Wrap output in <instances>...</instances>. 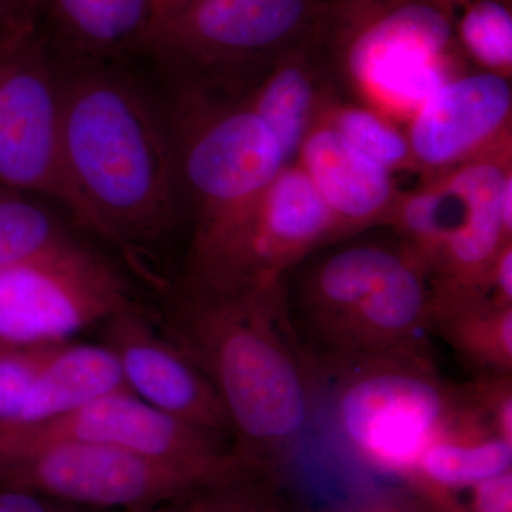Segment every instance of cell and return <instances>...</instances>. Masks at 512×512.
I'll return each mask as SVG.
<instances>
[{
	"instance_id": "cell-1",
	"label": "cell",
	"mask_w": 512,
	"mask_h": 512,
	"mask_svg": "<svg viewBox=\"0 0 512 512\" xmlns=\"http://www.w3.org/2000/svg\"><path fill=\"white\" fill-rule=\"evenodd\" d=\"M60 66V124L70 180L104 244L156 291L170 282L158 255L183 214L165 104L126 63Z\"/></svg>"
},
{
	"instance_id": "cell-29",
	"label": "cell",
	"mask_w": 512,
	"mask_h": 512,
	"mask_svg": "<svg viewBox=\"0 0 512 512\" xmlns=\"http://www.w3.org/2000/svg\"><path fill=\"white\" fill-rule=\"evenodd\" d=\"M485 293L501 305H512V241L498 252L488 274Z\"/></svg>"
},
{
	"instance_id": "cell-26",
	"label": "cell",
	"mask_w": 512,
	"mask_h": 512,
	"mask_svg": "<svg viewBox=\"0 0 512 512\" xmlns=\"http://www.w3.org/2000/svg\"><path fill=\"white\" fill-rule=\"evenodd\" d=\"M53 346L13 348L0 345V429L15 426L37 370Z\"/></svg>"
},
{
	"instance_id": "cell-30",
	"label": "cell",
	"mask_w": 512,
	"mask_h": 512,
	"mask_svg": "<svg viewBox=\"0 0 512 512\" xmlns=\"http://www.w3.org/2000/svg\"><path fill=\"white\" fill-rule=\"evenodd\" d=\"M25 23L23 0H0V36Z\"/></svg>"
},
{
	"instance_id": "cell-5",
	"label": "cell",
	"mask_w": 512,
	"mask_h": 512,
	"mask_svg": "<svg viewBox=\"0 0 512 512\" xmlns=\"http://www.w3.org/2000/svg\"><path fill=\"white\" fill-rule=\"evenodd\" d=\"M313 46L333 86L380 113L412 117L450 80L453 20L426 0H322Z\"/></svg>"
},
{
	"instance_id": "cell-16",
	"label": "cell",
	"mask_w": 512,
	"mask_h": 512,
	"mask_svg": "<svg viewBox=\"0 0 512 512\" xmlns=\"http://www.w3.org/2000/svg\"><path fill=\"white\" fill-rule=\"evenodd\" d=\"M157 0H23L57 63H127L140 55Z\"/></svg>"
},
{
	"instance_id": "cell-4",
	"label": "cell",
	"mask_w": 512,
	"mask_h": 512,
	"mask_svg": "<svg viewBox=\"0 0 512 512\" xmlns=\"http://www.w3.org/2000/svg\"><path fill=\"white\" fill-rule=\"evenodd\" d=\"M301 264L284 299L303 359L427 349L431 275L404 242H355Z\"/></svg>"
},
{
	"instance_id": "cell-31",
	"label": "cell",
	"mask_w": 512,
	"mask_h": 512,
	"mask_svg": "<svg viewBox=\"0 0 512 512\" xmlns=\"http://www.w3.org/2000/svg\"><path fill=\"white\" fill-rule=\"evenodd\" d=\"M338 512H404L402 508L397 507L387 501H365V503H359L352 505V507L343 508Z\"/></svg>"
},
{
	"instance_id": "cell-23",
	"label": "cell",
	"mask_w": 512,
	"mask_h": 512,
	"mask_svg": "<svg viewBox=\"0 0 512 512\" xmlns=\"http://www.w3.org/2000/svg\"><path fill=\"white\" fill-rule=\"evenodd\" d=\"M276 471L247 467L156 507L133 512H288Z\"/></svg>"
},
{
	"instance_id": "cell-32",
	"label": "cell",
	"mask_w": 512,
	"mask_h": 512,
	"mask_svg": "<svg viewBox=\"0 0 512 512\" xmlns=\"http://www.w3.org/2000/svg\"><path fill=\"white\" fill-rule=\"evenodd\" d=\"M430 5H433L434 8L443 12L444 15H447L448 18L453 20L454 13L457 12L461 6L466 5L468 0H426Z\"/></svg>"
},
{
	"instance_id": "cell-13",
	"label": "cell",
	"mask_w": 512,
	"mask_h": 512,
	"mask_svg": "<svg viewBox=\"0 0 512 512\" xmlns=\"http://www.w3.org/2000/svg\"><path fill=\"white\" fill-rule=\"evenodd\" d=\"M101 343L119 360L131 392L168 416L234 443L224 403L200 367L160 329L147 306L100 326Z\"/></svg>"
},
{
	"instance_id": "cell-12",
	"label": "cell",
	"mask_w": 512,
	"mask_h": 512,
	"mask_svg": "<svg viewBox=\"0 0 512 512\" xmlns=\"http://www.w3.org/2000/svg\"><path fill=\"white\" fill-rule=\"evenodd\" d=\"M511 150V143L503 144L436 175L441 214L439 248L430 265L434 284L485 293L498 252L512 241L501 205L512 178Z\"/></svg>"
},
{
	"instance_id": "cell-27",
	"label": "cell",
	"mask_w": 512,
	"mask_h": 512,
	"mask_svg": "<svg viewBox=\"0 0 512 512\" xmlns=\"http://www.w3.org/2000/svg\"><path fill=\"white\" fill-rule=\"evenodd\" d=\"M461 402L497 434L512 443V375H481L457 387Z\"/></svg>"
},
{
	"instance_id": "cell-15",
	"label": "cell",
	"mask_w": 512,
	"mask_h": 512,
	"mask_svg": "<svg viewBox=\"0 0 512 512\" xmlns=\"http://www.w3.org/2000/svg\"><path fill=\"white\" fill-rule=\"evenodd\" d=\"M332 214L298 163L266 188L249 227L244 281L276 282L306 258L338 244Z\"/></svg>"
},
{
	"instance_id": "cell-14",
	"label": "cell",
	"mask_w": 512,
	"mask_h": 512,
	"mask_svg": "<svg viewBox=\"0 0 512 512\" xmlns=\"http://www.w3.org/2000/svg\"><path fill=\"white\" fill-rule=\"evenodd\" d=\"M510 79L478 72L451 77L409 119L414 168L430 177L511 143Z\"/></svg>"
},
{
	"instance_id": "cell-20",
	"label": "cell",
	"mask_w": 512,
	"mask_h": 512,
	"mask_svg": "<svg viewBox=\"0 0 512 512\" xmlns=\"http://www.w3.org/2000/svg\"><path fill=\"white\" fill-rule=\"evenodd\" d=\"M117 392H131L119 360L104 343L76 340L53 346L37 370L15 426H35ZM8 430V429H0Z\"/></svg>"
},
{
	"instance_id": "cell-7",
	"label": "cell",
	"mask_w": 512,
	"mask_h": 512,
	"mask_svg": "<svg viewBox=\"0 0 512 512\" xmlns=\"http://www.w3.org/2000/svg\"><path fill=\"white\" fill-rule=\"evenodd\" d=\"M311 382L325 380L333 420L369 466L409 478L421 451L457 406L429 350L305 359Z\"/></svg>"
},
{
	"instance_id": "cell-11",
	"label": "cell",
	"mask_w": 512,
	"mask_h": 512,
	"mask_svg": "<svg viewBox=\"0 0 512 512\" xmlns=\"http://www.w3.org/2000/svg\"><path fill=\"white\" fill-rule=\"evenodd\" d=\"M52 441L121 448L208 473H234L252 466L239 456L231 440L174 419L133 392L107 394L72 413L35 426L0 430V451Z\"/></svg>"
},
{
	"instance_id": "cell-21",
	"label": "cell",
	"mask_w": 512,
	"mask_h": 512,
	"mask_svg": "<svg viewBox=\"0 0 512 512\" xmlns=\"http://www.w3.org/2000/svg\"><path fill=\"white\" fill-rule=\"evenodd\" d=\"M429 332L440 336L474 375H512V305L477 289L431 282Z\"/></svg>"
},
{
	"instance_id": "cell-8",
	"label": "cell",
	"mask_w": 512,
	"mask_h": 512,
	"mask_svg": "<svg viewBox=\"0 0 512 512\" xmlns=\"http://www.w3.org/2000/svg\"><path fill=\"white\" fill-rule=\"evenodd\" d=\"M0 185L56 202L104 242L64 163L59 63L30 23L0 36Z\"/></svg>"
},
{
	"instance_id": "cell-6",
	"label": "cell",
	"mask_w": 512,
	"mask_h": 512,
	"mask_svg": "<svg viewBox=\"0 0 512 512\" xmlns=\"http://www.w3.org/2000/svg\"><path fill=\"white\" fill-rule=\"evenodd\" d=\"M322 0H157L140 55L171 83L241 96L286 50L312 39Z\"/></svg>"
},
{
	"instance_id": "cell-2",
	"label": "cell",
	"mask_w": 512,
	"mask_h": 512,
	"mask_svg": "<svg viewBox=\"0 0 512 512\" xmlns=\"http://www.w3.org/2000/svg\"><path fill=\"white\" fill-rule=\"evenodd\" d=\"M284 292L285 278L235 285L180 279L156 313L160 329L217 390L239 456L272 470L302 436L312 399Z\"/></svg>"
},
{
	"instance_id": "cell-18",
	"label": "cell",
	"mask_w": 512,
	"mask_h": 512,
	"mask_svg": "<svg viewBox=\"0 0 512 512\" xmlns=\"http://www.w3.org/2000/svg\"><path fill=\"white\" fill-rule=\"evenodd\" d=\"M512 443L498 437L461 402L421 451L407 480L436 507L450 510V494L511 473Z\"/></svg>"
},
{
	"instance_id": "cell-10",
	"label": "cell",
	"mask_w": 512,
	"mask_h": 512,
	"mask_svg": "<svg viewBox=\"0 0 512 512\" xmlns=\"http://www.w3.org/2000/svg\"><path fill=\"white\" fill-rule=\"evenodd\" d=\"M238 471L208 473L82 441L0 451V480L63 503L107 512L156 507Z\"/></svg>"
},
{
	"instance_id": "cell-28",
	"label": "cell",
	"mask_w": 512,
	"mask_h": 512,
	"mask_svg": "<svg viewBox=\"0 0 512 512\" xmlns=\"http://www.w3.org/2000/svg\"><path fill=\"white\" fill-rule=\"evenodd\" d=\"M0 512H107L63 503L29 488L0 480Z\"/></svg>"
},
{
	"instance_id": "cell-24",
	"label": "cell",
	"mask_w": 512,
	"mask_h": 512,
	"mask_svg": "<svg viewBox=\"0 0 512 512\" xmlns=\"http://www.w3.org/2000/svg\"><path fill=\"white\" fill-rule=\"evenodd\" d=\"M453 26L460 45L481 72L511 79L512 13L503 0H468Z\"/></svg>"
},
{
	"instance_id": "cell-17",
	"label": "cell",
	"mask_w": 512,
	"mask_h": 512,
	"mask_svg": "<svg viewBox=\"0 0 512 512\" xmlns=\"http://www.w3.org/2000/svg\"><path fill=\"white\" fill-rule=\"evenodd\" d=\"M295 163L332 214L339 242L373 227H389L402 192L393 174L356 150L338 131L315 121Z\"/></svg>"
},
{
	"instance_id": "cell-3",
	"label": "cell",
	"mask_w": 512,
	"mask_h": 512,
	"mask_svg": "<svg viewBox=\"0 0 512 512\" xmlns=\"http://www.w3.org/2000/svg\"><path fill=\"white\" fill-rule=\"evenodd\" d=\"M165 104L183 207L192 232L180 279L242 281L252 218L286 164L261 117L234 94L173 84Z\"/></svg>"
},
{
	"instance_id": "cell-9",
	"label": "cell",
	"mask_w": 512,
	"mask_h": 512,
	"mask_svg": "<svg viewBox=\"0 0 512 512\" xmlns=\"http://www.w3.org/2000/svg\"><path fill=\"white\" fill-rule=\"evenodd\" d=\"M111 262L77 239L0 268V345L37 348L143 308Z\"/></svg>"
},
{
	"instance_id": "cell-19",
	"label": "cell",
	"mask_w": 512,
	"mask_h": 512,
	"mask_svg": "<svg viewBox=\"0 0 512 512\" xmlns=\"http://www.w3.org/2000/svg\"><path fill=\"white\" fill-rule=\"evenodd\" d=\"M336 92L312 39L286 50L241 99L274 133L288 163L298 156L320 106Z\"/></svg>"
},
{
	"instance_id": "cell-25",
	"label": "cell",
	"mask_w": 512,
	"mask_h": 512,
	"mask_svg": "<svg viewBox=\"0 0 512 512\" xmlns=\"http://www.w3.org/2000/svg\"><path fill=\"white\" fill-rule=\"evenodd\" d=\"M70 238L46 208L23 198L0 197V268L28 261Z\"/></svg>"
},
{
	"instance_id": "cell-22",
	"label": "cell",
	"mask_w": 512,
	"mask_h": 512,
	"mask_svg": "<svg viewBox=\"0 0 512 512\" xmlns=\"http://www.w3.org/2000/svg\"><path fill=\"white\" fill-rule=\"evenodd\" d=\"M315 121L328 124L356 150L390 173L414 168L409 138L393 119L359 101H343L330 93Z\"/></svg>"
}]
</instances>
